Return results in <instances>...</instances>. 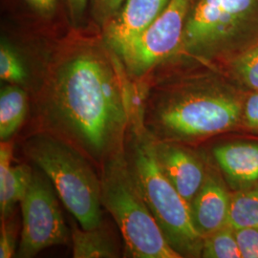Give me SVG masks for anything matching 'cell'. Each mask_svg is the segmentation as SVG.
I'll list each match as a JSON object with an SVG mask.
<instances>
[{"label":"cell","mask_w":258,"mask_h":258,"mask_svg":"<svg viewBox=\"0 0 258 258\" xmlns=\"http://www.w3.org/2000/svg\"><path fill=\"white\" fill-rule=\"evenodd\" d=\"M120 66L92 40L66 43L47 76L50 117L75 144L95 159L115 155L130 117V101Z\"/></svg>","instance_id":"1"},{"label":"cell","mask_w":258,"mask_h":258,"mask_svg":"<svg viewBox=\"0 0 258 258\" xmlns=\"http://www.w3.org/2000/svg\"><path fill=\"white\" fill-rule=\"evenodd\" d=\"M242 99L217 83L185 85L158 102L151 114L157 134L167 141H195L234 128L242 120Z\"/></svg>","instance_id":"2"},{"label":"cell","mask_w":258,"mask_h":258,"mask_svg":"<svg viewBox=\"0 0 258 258\" xmlns=\"http://www.w3.org/2000/svg\"><path fill=\"white\" fill-rule=\"evenodd\" d=\"M126 160L140 192L170 247L182 257L201 256L204 238L194 227L189 204L161 170L154 140L149 134L136 135Z\"/></svg>","instance_id":"3"},{"label":"cell","mask_w":258,"mask_h":258,"mask_svg":"<svg viewBox=\"0 0 258 258\" xmlns=\"http://www.w3.org/2000/svg\"><path fill=\"white\" fill-rule=\"evenodd\" d=\"M102 203L120 229L130 257H182L170 247L132 175L120 150L104 164Z\"/></svg>","instance_id":"4"},{"label":"cell","mask_w":258,"mask_h":258,"mask_svg":"<svg viewBox=\"0 0 258 258\" xmlns=\"http://www.w3.org/2000/svg\"><path fill=\"white\" fill-rule=\"evenodd\" d=\"M258 43V0H197L188 12L182 44L203 58L238 54Z\"/></svg>","instance_id":"5"},{"label":"cell","mask_w":258,"mask_h":258,"mask_svg":"<svg viewBox=\"0 0 258 258\" xmlns=\"http://www.w3.org/2000/svg\"><path fill=\"white\" fill-rule=\"evenodd\" d=\"M26 153L48 177L66 209L85 230L102 225V184L86 159L72 146L49 136H36Z\"/></svg>","instance_id":"6"},{"label":"cell","mask_w":258,"mask_h":258,"mask_svg":"<svg viewBox=\"0 0 258 258\" xmlns=\"http://www.w3.org/2000/svg\"><path fill=\"white\" fill-rule=\"evenodd\" d=\"M191 4V0H170L151 25L115 53L130 74H147L180 49Z\"/></svg>","instance_id":"7"},{"label":"cell","mask_w":258,"mask_h":258,"mask_svg":"<svg viewBox=\"0 0 258 258\" xmlns=\"http://www.w3.org/2000/svg\"><path fill=\"white\" fill-rule=\"evenodd\" d=\"M22 231L18 257L36 256L42 249L69 242V231L55 194L46 180L33 174L21 201Z\"/></svg>","instance_id":"8"},{"label":"cell","mask_w":258,"mask_h":258,"mask_svg":"<svg viewBox=\"0 0 258 258\" xmlns=\"http://www.w3.org/2000/svg\"><path fill=\"white\" fill-rule=\"evenodd\" d=\"M157 162L169 182L188 204L203 185L208 171L203 162L190 152L170 141L154 140Z\"/></svg>","instance_id":"9"},{"label":"cell","mask_w":258,"mask_h":258,"mask_svg":"<svg viewBox=\"0 0 258 258\" xmlns=\"http://www.w3.org/2000/svg\"><path fill=\"white\" fill-rule=\"evenodd\" d=\"M170 0H124L103 26V38L115 54L141 35L166 10Z\"/></svg>","instance_id":"10"},{"label":"cell","mask_w":258,"mask_h":258,"mask_svg":"<svg viewBox=\"0 0 258 258\" xmlns=\"http://www.w3.org/2000/svg\"><path fill=\"white\" fill-rule=\"evenodd\" d=\"M231 201L221 180L208 171L203 185L189 204L194 227L203 238L228 225Z\"/></svg>","instance_id":"11"},{"label":"cell","mask_w":258,"mask_h":258,"mask_svg":"<svg viewBox=\"0 0 258 258\" xmlns=\"http://www.w3.org/2000/svg\"><path fill=\"white\" fill-rule=\"evenodd\" d=\"M214 158L232 189L258 184V143L232 142L218 146Z\"/></svg>","instance_id":"12"},{"label":"cell","mask_w":258,"mask_h":258,"mask_svg":"<svg viewBox=\"0 0 258 258\" xmlns=\"http://www.w3.org/2000/svg\"><path fill=\"white\" fill-rule=\"evenodd\" d=\"M13 143L6 140L0 144V214L6 220L16 204L27 192L34 172L27 165L12 166Z\"/></svg>","instance_id":"13"},{"label":"cell","mask_w":258,"mask_h":258,"mask_svg":"<svg viewBox=\"0 0 258 258\" xmlns=\"http://www.w3.org/2000/svg\"><path fill=\"white\" fill-rule=\"evenodd\" d=\"M26 92L19 85L9 84L0 92V139L6 141L16 133L27 113Z\"/></svg>","instance_id":"14"},{"label":"cell","mask_w":258,"mask_h":258,"mask_svg":"<svg viewBox=\"0 0 258 258\" xmlns=\"http://www.w3.org/2000/svg\"><path fill=\"white\" fill-rule=\"evenodd\" d=\"M73 243V257H117L118 252L108 233L101 226L85 230L74 227L71 232Z\"/></svg>","instance_id":"15"},{"label":"cell","mask_w":258,"mask_h":258,"mask_svg":"<svg viewBox=\"0 0 258 258\" xmlns=\"http://www.w3.org/2000/svg\"><path fill=\"white\" fill-rule=\"evenodd\" d=\"M228 225L234 231L258 228V184L231 195Z\"/></svg>","instance_id":"16"},{"label":"cell","mask_w":258,"mask_h":258,"mask_svg":"<svg viewBox=\"0 0 258 258\" xmlns=\"http://www.w3.org/2000/svg\"><path fill=\"white\" fill-rule=\"evenodd\" d=\"M201 256L206 258H241L235 231L227 225L204 238Z\"/></svg>","instance_id":"17"},{"label":"cell","mask_w":258,"mask_h":258,"mask_svg":"<svg viewBox=\"0 0 258 258\" xmlns=\"http://www.w3.org/2000/svg\"><path fill=\"white\" fill-rule=\"evenodd\" d=\"M231 67L239 81L250 89L258 91V43L233 55Z\"/></svg>","instance_id":"18"},{"label":"cell","mask_w":258,"mask_h":258,"mask_svg":"<svg viewBox=\"0 0 258 258\" xmlns=\"http://www.w3.org/2000/svg\"><path fill=\"white\" fill-rule=\"evenodd\" d=\"M27 70L18 51L4 39L0 44V79L9 84L19 85L27 80Z\"/></svg>","instance_id":"19"},{"label":"cell","mask_w":258,"mask_h":258,"mask_svg":"<svg viewBox=\"0 0 258 258\" xmlns=\"http://www.w3.org/2000/svg\"><path fill=\"white\" fill-rule=\"evenodd\" d=\"M29 14L41 21H51L55 19L61 10L65 0H18Z\"/></svg>","instance_id":"20"},{"label":"cell","mask_w":258,"mask_h":258,"mask_svg":"<svg viewBox=\"0 0 258 258\" xmlns=\"http://www.w3.org/2000/svg\"><path fill=\"white\" fill-rule=\"evenodd\" d=\"M242 258H258V228L235 231Z\"/></svg>","instance_id":"21"},{"label":"cell","mask_w":258,"mask_h":258,"mask_svg":"<svg viewBox=\"0 0 258 258\" xmlns=\"http://www.w3.org/2000/svg\"><path fill=\"white\" fill-rule=\"evenodd\" d=\"M124 0H90L93 17L98 24L103 26L120 9Z\"/></svg>","instance_id":"22"},{"label":"cell","mask_w":258,"mask_h":258,"mask_svg":"<svg viewBox=\"0 0 258 258\" xmlns=\"http://www.w3.org/2000/svg\"><path fill=\"white\" fill-rule=\"evenodd\" d=\"M242 121L245 127L258 133V91H254L245 99L243 103Z\"/></svg>","instance_id":"23"},{"label":"cell","mask_w":258,"mask_h":258,"mask_svg":"<svg viewBox=\"0 0 258 258\" xmlns=\"http://www.w3.org/2000/svg\"><path fill=\"white\" fill-rule=\"evenodd\" d=\"M16 249V239L12 227H8L5 220H1L0 232V258L14 256Z\"/></svg>","instance_id":"24"},{"label":"cell","mask_w":258,"mask_h":258,"mask_svg":"<svg viewBox=\"0 0 258 258\" xmlns=\"http://www.w3.org/2000/svg\"><path fill=\"white\" fill-rule=\"evenodd\" d=\"M65 2L70 22L74 27H79L83 23L89 0H65Z\"/></svg>","instance_id":"25"}]
</instances>
